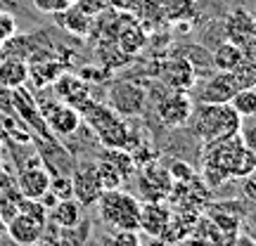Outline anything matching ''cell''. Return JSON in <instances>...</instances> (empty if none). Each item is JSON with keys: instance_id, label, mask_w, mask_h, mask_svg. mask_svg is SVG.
Listing matches in <instances>:
<instances>
[{"instance_id": "26", "label": "cell", "mask_w": 256, "mask_h": 246, "mask_svg": "<svg viewBox=\"0 0 256 246\" xmlns=\"http://www.w3.org/2000/svg\"><path fill=\"white\" fill-rule=\"evenodd\" d=\"M14 36H17V19L10 12L0 9V47H5V43H10Z\"/></svg>"}, {"instance_id": "29", "label": "cell", "mask_w": 256, "mask_h": 246, "mask_svg": "<svg viewBox=\"0 0 256 246\" xmlns=\"http://www.w3.org/2000/svg\"><path fill=\"white\" fill-rule=\"evenodd\" d=\"M168 173H171V178H174V183H188V180H192L194 178V168H192L188 161H171L168 164Z\"/></svg>"}, {"instance_id": "22", "label": "cell", "mask_w": 256, "mask_h": 246, "mask_svg": "<svg viewBox=\"0 0 256 246\" xmlns=\"http://www.w3.org/2000/svg\"><path fill=\"white\" fill-rule=\"evenodd\" d=\"M95 171H98V178H100L102 190H119L121 185L126 183L119 168L112 164L107 156H102V154H98V159H95Z\"/></svg>"}, {"instance_id": "14", "label": "cell", "mask_w": 256, "mask_h": 246, "mask_svg": "<svg viewBox=\"0 0 256 246\" xmlns=\"http://www.w3.org/2000/svg\"><path fill=\"white\" fill-rule=\"evenodd\" d=\"M171 223V211L164 201H142L140 204V223L138 230H142L145 235L154 239H162Z\"/></svg>"}, {"instance_id": "4", "label": "cell", "mask_w": 256, "mask_h": 246, "mask_svg": "<svg viewBox=\"0 0 256 246\" xmlns=\"http://www.w3.org/2000/svg\"><path fill=\"white\" fill-rule=\"evenodd\" d=\"M38 102V109L43 114L50 133L55 137H72L78 133L81 128V114L78 109H74L72 104H66L62 100H36Z\"/></svg>"}, {"instance_id": "7", "label": "cell", "mask_w": 256, "mask_h": 246, "mask_svg": "<svg viewBox=\"0 0 256 246\" xmlns=\"http://www.w3.org/2000/svg\"><path fill=\"white\" fill-rule=\"evenodd\" d=\"M110 109L116 111L119 116H138L142 107H145L147 92L138 85L136 81H128V78H121V81H114L110 85Z\"/></svg>"}, {"instance_id": "28", "label": "cell", "mask_w": 256, "mask_h": 246, "mask_svg": "<svg viewBox=\"0 0 256 246\" xmlns=\"http://www.w3.org/2000/svg\"><path fill=\"white\" fill-rule=\"evenodd\" d=\"M50 192L55 194L57 199H69L72 194V178L69 175H52L50 178Z\"/></svg>"}, {"instance_id": "27", "label": "cell", "mask_w": 256, "mask_h": 246, "mask_svg": "<svg viewBox=\"0 0 256 246\" xmlns=\"http://www.w3.org/2000/svg\"><path fill=\"white\" fill-rule=\"evenodd\" d=\"M107 246H142L138 230H114V235L107 239Z\"/></svg>"}, {"instance_id": "21", "label": "cell", "mask_w": 256, "mask_h": 246, "mask_svg": "<svg viewBox=\"0 0 256 246\" xmlns=\"http://www.w3.org/2000/svg\"><path fill=\"white\" fill-rule=\"evenodd\" d=\"M147 43V33L138 24H130V26L121 28L116 33V47H119L124 55H136L140 52Z\"/></svg>"}, {"instance_id": "18", "label": "cell", "mask_w": 256, "mask_h": 246, "mask_svg": "<svg viewBox=\"0 0 256 246\" xmlns=\"http://www.w3.org/2000/svg\"><path fill=\"white\" fill-rule=\"evenodd\" d=\"M26 81H28V62L26 59L14 57V55L0 59V85H2V88L14 90V88L26 85Z\"/></svg>"}, {"instance_id": "24", "label": "cell", "mask_w": 256, "mask_h": 246, "mask_svg": "<svg viewBox=\"0 0 256 246\" xmlns=\"http://www.w3.org/2000/svg\"><path fill=\"white\" fill-rule=\"evenodd\" d=\"M232 109L238 111L242 119H254L256 116V90L254 88H240L235 95H232Z\"/></svg>"}, {"instance_id": "5", "label": "cell", "mask_w": 256, "mask_h": 246, "mask_svg": "<svg viewBox=\"0 0 256 246\" xmlns=\"http://www.w3.org/2000/svg\"><path fill=\"white\" fill-rule=\"evenodd\" d=\"M10 100H12V114H17L19 119H22V123H24L34 135H40L43 140H55V135L50 133L43 114L38 109L36 97L26 90V85L10 90Z\"/></svg>"}, {"instance_id": "8", "label": "cell", "mask_w": 256, "mask_h": 246, "mask_svg": "<svg viewBox=\"0 0 256 246\" xmlns=\"http://www.w3.org/2000/svg\"><path fill=\"white\" fill-rule=\"evenodd\" d=\"M192 111H194V102L188 92L168 90L156 100V116L166 128H183L185 123H190Z\"/></svg>"}, {"instance_id": "35", "label": "cell", "mask_w": 256, "mask_h": 246, "mask_svg": "<svg viewBox=\"0 0 256 246\" xmlns=\"http://www.w3.org/2000/svg\"><path fill=\"white\" fill-rule=\"evenodd\" d=\"M252 88H254V90H256V78H254V83H252Z\"/></svg>"}, {"instance_id": "20", "label": "cell", "mask_w": 256, "mask_h": 246, "mask_svg": "<svg viewBox=\"0 0 256 246\" xmlns=\"http://www.w3.org/2000/svg\"><path fill=\"white\" fill-rule=\"evenodd\" d=\"M183 57H188V62L194 66L197 78H206L209 73H214V62H211V50H206L204 45H185L178 50Z\"/></svg>"}, {"instance_id": "15", "label": "cell", "mask_w": 256, "mask_h": 246, "mask_svg": "<svg viewBox=\"0 0 256 246\" xmlns=\"http://www.w3.org/2000/svg\"><path fill=\"white\" fill-rule=\"evenodd\" d=\"M223 38H228L238 45H244L247 40L256 38V17L244 7H235L223 21Z\"/></svg>"}, {"instance_id": "33", "label": "cell", "mask_w": 256, "mask_h": 246, "mask_svg": "<svg viewBox=\"0 0 256 246\" xmlns=\"http://www.w3.org/2000/svg\"><path fill=\"white\" fill-rule=\"evenodd\" d=\"M244 197H249L252 201H256V171L252 175H247V183H244Z\"/></svg>"}, {"instance_id": "16", "label": "cell", "mask_w": 256, "mask_h": 246, "mask_svg": "<svg viewBox=\"0 0 256 246\" xmlns=\"http://www.w3.org/2000/svg\"><path fill=\"white\" fill-rule=\"evenodd\" d=\"M55 17V24L57 26H62L66 33H72V36H88L90 33V26H92V14H88L83 7H78L76 2H72L69 7H64L62 12H57L52 14Z\"/></svg>"}, {"instance_id": "12", "label": "cell", "mask_w": 256, "mask_h": 246, "mask_svg": "<svg viewBox=\"0 0 256 246\" xmlns=\"http://www.w3.org/2000/svg\"><path fill=\"white\" fill-rule=\"evenodd\" d=\"M240 90L232 71H214L209 73L197 90V102L206 104H226L232 100V95Z\"/></svg>"}, {"instance_id": "17", "label": "cell", "mask_w": 256, "mask_h": 246, "mask_svg": "<svg viewBox=\"0 0 256 246\" xmlns=\"http://www.w3.org/2000/svg\"><path fill=\"white\" fill-rule=\"evenodd\" d=\"M81 218H83V206L74 199V197L60 199L52 209L48 211V220H52L55 228L66 230V232L74 228H78V225H81Z\"/></svg>"}, {"instance_id": "13", "label": "cell", "mask_w": 256, "mask_h": 246, "mask_svg": "<svg viewBox=\"0 0 256 246\" xmlns=\"http://www.w3.org/2000/svg\"><path fill=\"white\" fill-rule=\"evenodd\" d=\"M5 230H8V237L17 246H36L46 235V223H40V220L19 211L17 216H12L8 220Z\"/></svg>"}, {"instance_id": "36", "label": "cell", "mask_w": 256, "mask_h": 246, "mask_svg": "<svg viewBox=\"0 0 256 246\" xmlns=\"http://www.w3.org/2000/svg\"><path fill=\"white\" fill-rule=\"evenodd\" d=\"M0 175H2V161H0Z\"/></svg>"}, {"instance_id": "3", "label": "cell", "mask_w": 256, "mask_h": 246, "mask_svg": "<svg viewBox=\"0 0 256 246\" xmlns=\"http://www.w3.org/2000/svg\"><path fill=\"white\" fill-rule=\"evenodd\" d=\"M98 218L104 228L110 230H138L140 223V199L130 192L104 190L95 204Z\"/></svg>"}, {"instance_id": "23", "label": "cell", "mask_w": 256, "mask_h": 246, "mask_svg": "<svg viewBox=\"0 0 256 246\" xmlns=\"http://www.w3.org/2000/svg\"><path fill=\"white\" fill-rule=\"evenodd\" d=\"M194 14V0H162V17L166 21H188Z\"/></svg>"}, {"instance_id": "2", "label": "cell", "mask_w": 256, "mask_h": 246, "mask_svg": "<svg viewBox=\"0 0 256 246\" xmlns=\"http://www.w3.org/2000/svg\"><path fill=\"white\" fill-rule=\"evenodd\" d=\"M190 121L194 123V135L200 137L204 145L230 135H238L240 128H242V116L232 109L230 102H226V104L197 102Z\"/></svg>"}, {"instance_id": "10", "label": "cell", "mask_w": 256, "mask_h": 246, "mask_svg": "<svg viewBox=\"0 0 256 246\" xmlns=\"http://www.w3.org/2000/svg\"><path fill=\"white\" fill-rule=\"evenodd\" d=\"M50 171L40 159H31L28 164H24L17 173V192L26 199H40L48 190H50Z\"/></svg>"}, {"instance_id": "19", "label": "cell", "mask_w": 256, "mask_h": 246, "mask_svg": "<svg viewBox=\"0 0 256 246\" xmlns=\"http://www.w3.org/2000/svg\"><path fill=\"white\" fill-rule=\"evenodd\" d=\"M242 59H244L242 45L232 43L228 38L220 40L218 45L211 50V62H214V69H216V71H232Z\"/></svg>"}, {"instance_id": "37", "label": "cell", "mask_w": 256, "mask_h": 246, "mask_svg": "<svg viewBox=\"0 0 256 246\" xmlns=\"http://www.w3.org/2000/svg\"><path fill=\"white\" fill-rule=\"evenodd\" d=\"M156 246H166V244H159V242H156Z\"/></svg>"}, {"instance_id": "1", "label": "cell", "mask_w": 256, "mask_h": 246, "mask_svg": "<svg viewBox=\"0 0 256 246\" xmlns=\"http://www.w3.org/2000/svg\"><path fill=\"white\" fill-rule=\"evenodd\" d=\"M202 161H204V178L209 187H218L230 178H247L256 171L254 159L247 154L240 133L204 145Z\"/></svg>"}, {"instance_id": "25", "label": "cell", "mask_w": 256, "mask_h": 246, "mask_svg": "<svg viewBox=\"0 0 256 246\" xmlns=\"http://www.w3.org/2000/svg\"><path fill=\"white\" fill-rule=\"evenodd\" d=\"M19 211L31 216V218L40 220V223H48V209L40 204V199H26V197H22L19 199Z\"/></svg>"}, {"instance_id": "6", "label": "cell", "mask_w": 256, "mask_h": 246, "mask_svg": "<svg viewBox=\"0 0 256 246\" xmlns=\"http://www.w3.org/2000/svg\"><path fill=\"white\" fill-rule=\"evenodd\" d=\"M156 78H159V83H164L168 90L190 92L197 83V73H194V66L188 62V57L178 52V55L166 57L156 64Z\"/></svg>"}, {"instance_id": "11", "label": "cell", "mask_w": 256, "mask_h": 246, "mask_svg": "<svg viewBox=\"0 0 256 246\" xmlns=\"http://www.w3.org/2000/svg\"><path fill=\"white\" fill-rule=\"evenodd\" d=\"M138 185L142 187V197L145 201H164L166 197H171L174 190V178L168 173V168L154 164V161H147L140 171Z\"/></svg>"}, {"instance_id": "31", "label": "cell", "mask_w": 256, "mask_h": 246, "mask_svg": "<svg viewBox=\"0 0 256 246\" xmlns=\"http://www.w3.org/2000/svg\"><path fill=\"white\" fill-rule=\"evenodd\" d=\"M240 137H242V145L247 149V154L254 159V164H256V126L240 128Z\"/></svg>"}, {"instance_id": "30", "label": "cell", "mask_w": 256, "mask_h": 246, "mask_svg": "<svg viewBox=\"0 0 256 246\" xmlns=\"http://www.w3.org/2000/svg\"><path fill=\"white\" fill-rule=\"evenodd\" d=\"M34 2V7L38 12H46V14H57V12H62L64 7H69L74 0H31Z\"/></svg>"}, {"instance_id": "32", "label": "cell", "mask_w": 256, "mask_h": 246, "mask_svg": "<svg viewBox=\"0 0 256 246\" xmlns=\"http://www.w3.org/2000/svg\"><path fill=\"white\" fill-rule=\"evenodd\" d=\"M0 111H2V114H5V111H8V114H12V100H10V90H8V88H2V85H0Z\"/></svg>"}, {"instance_id": "34", "label": "cell", "mask_w": 256, "mask_h": 246, "mask_svg": "<svg viewBox=\"0 0 256 246\" xmlns=\"http://www.w3.org/2000/svg\"><path fill=\"white\" fill-rule=\"evenodd\" d=\"M242 52H244V59L256 64V38H252V40H247V43L242 45Z\"/></svg>"}, {"instance_id": "9", "label": "cell", "mask_w": 256, "mask_h": 246, "mask_svg": "<svg viewBox=\"0 0 256 246\" xmlns=\"http://www.w3.org/2000/svg\"><path fill=\"white\" fill-rule=\"evenodd\" d=\"M72 194L74 199L81 204L83 209H90L98 204L102 190L100 178H98V171H95V161H83L72 171Z\"/></svg>"}]
</instances>
